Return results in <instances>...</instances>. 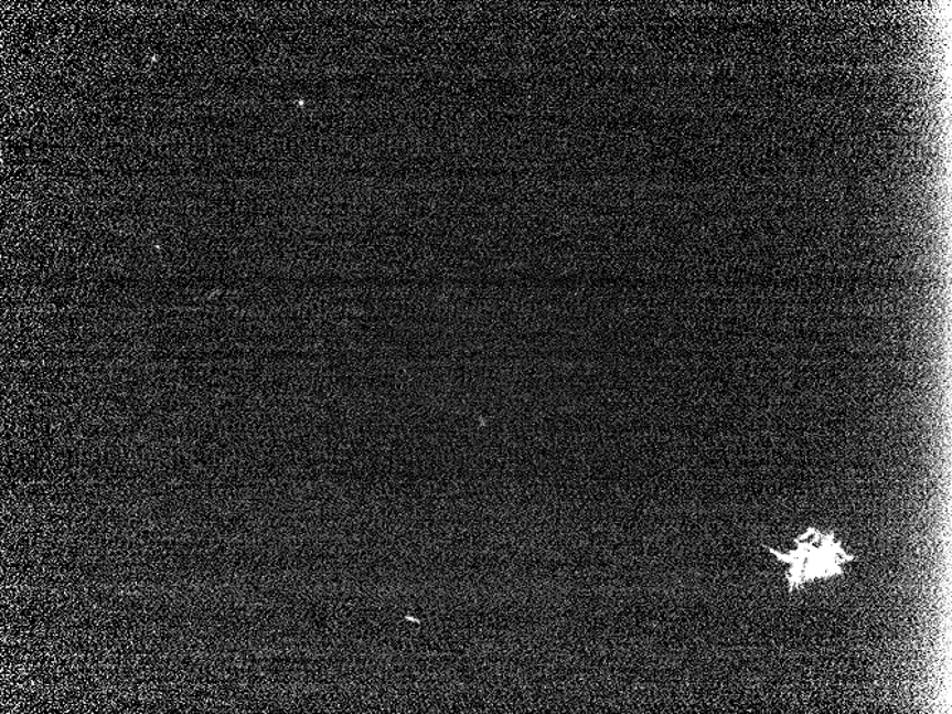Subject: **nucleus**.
<instances>
[{"label":"nucleus","instance_id":"1","mask_svg":"<svg viewBox=\"0 0 952 714\" xmlns=\"http://www.w3.org/2000/svg\"><path fill=\"white\" fill-rule=\"evenodd\" d=\"M824 544L820 547L819 551L813 550L812 545H803L800 546V551L798 554V560L792 556L790 557L781 556L780 560H790L793 564L792 569V588L795 579L800 574V571L804 569V575L802 576V582L812 580L814 578H823V576H834L833 574H839L838 567V556H839V547L833 546V533L832 535L824 537Z\"/></svg>","mask_w":952,"mask_h":714}]
</instances>
